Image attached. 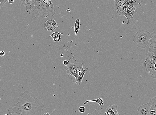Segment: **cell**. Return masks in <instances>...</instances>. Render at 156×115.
Returning <instances> with one entry per match:
<instances>
[{"label": "cell", "instance_id": "obj_25", "mask_svg": "<svg viewBox=\"0 0 156 115\" xmlns=\"http://www.w3.org/2000/svg\"><path fill=\"white\" fill-rule=\"evenodd\" d=\"M79 27H74V33H75V36H77L79 30Z\"/></svg>", "mask_w": 156, "mask_h": 115}, {"label": "cell", "instance_id": "obj_26", "mask_svg": "<svg viewBox=\"0 0 156 115\" xmlns=\"http://www.w3.org/2000/svg\"><path fill=\"white\" fill-rule=\"evenodd\" d=\"M124 8H128L129 7H130V5H129V3H128V0L127 1V2L125 4H124Z\"/></svg>", "mask_w": 156, "mask_h": 115}, {"label": "cell", "instance_id": "obj_23", "mask_svg": "<svg viewBox=\"0 0 156 115\" xmlns=\"http://www.w3.org/2000/svg\"><path fill=\"white\" fill-rule=\"evenodd\" d=\"M148 115H156V111L153 109H150Z\"/></svg>", "mask_w": 156, "mask_h": 115}, {"label": "cell", "instance_id": "obj_18", "mask_svg": "<svg viewBox=\"0 0 156 115\" xmlns=\"http://www.w3.org/2000/svg\"><path fill=\"white\" fill-rule=\"evenodd\" d=\"M127 9L128 10V12H129L130 15L132 16L133 17V15H134V13H135V9L133 8V7H131V6H130Z\"/></svg>", "mask_w": 156, "mask_h": 115}, {"label": "cell", "instance_id": "obj_17", "mask_svg": "<svg viewBox=\"0 0 156 115\" xmlns=\"http://www.w3.org/2000/svg\"><path fill=\"white\" fill-rule=\"evenodd\" d=\"M152 35V38L150 40L151 43L156 44V28L153 29Z\"/></svg>", "mask_w": 156, "mask_h": 115}, {"label": "cell", "instance_id": "obj_12", "mask_svg": "<svg viewBox=\"0 0 156 115\" xmlns=\"http://www.w3.org/2000/svg\"><path fill=\"white\" fill-rule=\"evenodd\" d=\"M73 66L76 71L77 72H81L84 70L82 64L81 63L75 62L73 63Z\"/></svg>", "mask_w": 156, "mask_h": 115}, {"label": "cell", "instance_id": "obj_4", "mask_svg": "<svg viewBox=\"0 0 156 115\" xmlns=\"http://www.w3.org/2000/svg\"><path fill=\"white\" fill-rule=\"evenodd\" d=\"M156 63V44L150 43L148 53L146 55V59L143 64L145 69H150Z\"/></svg>", "mask_w": 156, "mask_h": 115}, {"label": "cell", "instance_id": "obj_14", "mask_svg": "<svg viewBox=\"0 0 156 115\" xmlns=\"http://www.w3.org/2000/svg\"><path fill=\"white\" fill-rule=\"evenodd\" d=\"M123 16H124L127 19L128 23H129L131 19L133 18V17L132 16L130 15L128 9L127 8H124L123 12Z\"/></svg>", "mask_w": 156, "mask_h": 115}, {"label": "cell", "instance_id": "obj_20", "mask_svg": "<svg viewBox=\"0 0 156 115\" xmlns=\"http://www.w3.org/2000/svg\"><path fill=\"white\" fill-rule=\"evenodd\" d=\"M62 34H60L59 33H58V32H55V33H53L52 34L51 36H49V37H52V38L53 39H54L55 38H56L58 36H60V35H62Z\"/></svg>", "mask_w": 156, "mask_h": 115}, {"label": "cell", "instance_id": "obj_24", "mask_svg": "<svg viewBox=\"0 0 156 115\" xmlns=\"http://www.w3.org/2000/svg\"><path fill=\"white\" fill-rule=\"evenodd\" d=\"M79 110L80 112L81 113H84L86 111L85 108L83 106H81L79 108Z\"/></svg>", "mask_w": 156, "mask_h": 115}, {"label": "cell", "instance_id": "obj_9", "mask_svg": "<svg viewBox=\"0 0 156 115\" xmlns=\"http://www.w3.org/2000/svg\"><path fill=\"white\" fill-rule=\"evenodd\" d=\"M130 6L133 7L135 8H137L143 4H145L144 0H128Z\"/></svg>", "mask_w": 156, "mask_h": 115}, {"label": "cell", "instance_id": "obj_10", "mask_svg": "<svg viewBox=\"0 0 156 115\" xmlns=\"http://www.w3.org/2000/svg\"><path fill=\"white\" fill-rule=\"evenodd\" d=\"M103 102L104 101H103V100L102 98H98L97 99L94 100H86L84 103V105H86L88 103H89V102H96L100 106V107L101 108V109H103V106L105 104Z\"/></svg>", "mask_w": 156, "mask_h": 115}, {"label": "cell", "instance_id": "obj_33", "mask_svg": "<svg viewBox=\"0 0 156 115\" xmlns=\"http://www.w3.org/2000/svg\"><path fill=\"white\" fill-rule=\"evenodd\" d=\"M8 115V114H5V115Z\"/></svg>", "mask_w": 156, "mask_h": 115}, {"label": "cell", "instance_id": "obj_13", "mask_svg": "<svg viewBox=\"0 0 156 115\" xmlns=\"http://www.w3.org/2000/svg\"><path fill=\"white\" fill-rule=\"evenodd\" d=\"M21 2L25 6L26 10L30 9L32 7L34 6L33 5L31 4L29 0H21Z\"/></svg>", "mask_w": 156, "mask_h": 115}, {"label": "cell", "instance_id": "obj_27", "mask_svg": "<svg viewBox=\"0 0 156 115\" xmlns=\"http://www.w3.org/2000/svg\"><path fill=\"white\" fill-rule=\"evenodd\" d=\"M69 63H70V61H63V63L64 65L65 66H67L69 64Z\"/></svg>", "mask_w": 156, "mask_h": 115}, {"label": "cell", "instance_id": "obj_16", "mask_svg": "<svg viewBox=\"0 0 156 115\" xmlns=\"http://www.w3.org/2000/svg\"><path fill=\"white\" fill-rule=\"evenodd\" d=\"M148 102L151 104V109L156 111V96L150 99Z\"/></svg>", "mask_w": 156, "mask_h": 115}, {"label": "cell", "instance_id": "obj_7", "mask_svg": "<svg viewBox=\"0 0 156 115\" xmlns=\"http://www.w3.org/2000/svg\"><path fill=\"white\" fill-rule=\"evenodd\" d=\"M114 4L115 9L118 14L120 16H123V12L124 9V4L121 2L120 0H115Z\"/></svg>", "mask_w": 156, "mask_h": 115}, {"label": "cell", "instance_id": "obj_5", "mask_svg": "<svg viewBox=\"0 0 156 115\" xmlns=\"http://www.w3.org/2000/svg\"><path fill=\"white\" fill-rule=\"evenodd\" d=\"M151 109V104L148 102L138 108L137 115H148Z\"/></svg>", "mask_w": 156, "mask_h": 115}, {"label": "cell", "instance_id": "obj_22", "mask_svg": "<svg viewBox=\"0 0 156 115\" xmlns=\"http://www.w3.org/2000/svg\"><path fill=\"white\" fill-rule=\"evenodd\" d=\"M80 21L79 19H76L75 21V27H80Z\"/></svg>", "mask_w": 156, "mask_h": 115}, {"label": "cell", "instance_id": "obj_19", "mask_svg": "<svg viewBox=\"0 0 156 115\" xmlns=\"http://www.w3.org/2000/svg\"><path fill=\"white\" fill-rule=\"evenodd\" d=\"M104 115H120L119 113L117 114L114 112L111 111H106L105 113L104 114Z\"/></svg>", "mask_w": 156, "mask_h": 115}, {"label": "cell", "instance_id": "obj_11", "mask_svg": "<svg viewBox=\"0 0 156 115\" xmlns=\"http://www.w3.org/2000/svg\"><path fill=\"white\" fill-rule=\"evenodd\" d=\"M148 73L153 78L156 79V63L152 68L146 70Z\"/></svg>", "mask_w": 156, "mask_h": 115}, {"label": "cell", "instance_id": "obj_3", "mask_svg": "<svg viewBox=\"0 0 156 115\" xmlns=\"http://www.w3.org/2000/svg\"><path fill=\"white\" fill-rule=\"evenodd\" d=\"M152 38L151 33L147 31L140 30L134 35L133 41L137 47L144 49Z\"/></svg>", "mask_w": 156, "mask_h": 115}, {"label": "cell", "instance_id": "obj_1", "mask_svg": "<svg viewBox=\"0 0 156 115\" xmlns=\"http://www.w3.org/2000/svg\"><path fill=\"white\" fill-rule=\"evenodd\" d=\"M32 95L28 91L21 93L17 103L8 108L9 113L16 115H41L44 108L43 98Z\"/></svg>", "mask_w": 156, "mask_h": 115}, {"label": "cell", "instance_id": "obj_31", "mask_svg": "<svg viewBox=\"0 0 156 115\" xmlns=\"http://www.w3.org/2000/svg\"><path fill=\"white\" fill-rule=\"evenodd\" d=\"M43 115H50V114H49V112H47V113H44Z\"/></svg>", "mask_w": 156, "mask_h": 115}, {"label": "cell", "instance_id": "obj_6", "mask_svg": "<svg viewBox=\"0 0 156 115\" xmlns=\"http://www.w3.org/2000/svg\"><path fill=\"white\" fill-rule=\"evenodd\" d=\"M56 22L53 19H50L46 21L45 23V28L49 32L54 31L56 28Z\"/></svg>", "mask_w": 156, "mask_h": 115}, {"label": "cell", "instance_id": "obj_32", "mask_svg": "<svg viewBox=\"0 0 156 115\" xmlns=\"http://www.w3.org/2000/svg\"><path fill=\"white\" fill-rule=\"evenodd\" d=\"M60 56L61 57H63V55L62 54H60Z\"/></svg>", "mask_w": 156, "mask_h": 115}, {"label": "cell", "instance_id": "obj_15", "mask_svg": "<svg viewBox=\"0 0 156 115\" xmlns=\"http://www.w3.org/2000/svg\"><path fill=\"white\" fill-rule=\"evenodd\" d=\"M118 108L117 105L114 104L113 105H110V106H108L106 109V111H111L114 112L117 114H119V113L118 112Z\"/></svg>", "mask_w": 156, "mask_h": 115}, {"label": "cell", "instance_id": "obj_8", "mask_svg": "<svg viewBox=\"0 0 156 115\" xmlns=\"http://www.w3.org/2000/svg\"><path fill=\"white\" fill-rule=\"evenodd\" d=\"M65 68L67 71L68 77H70L71 76L74 77L76 71L74 67L73 63L72 64L69 63L68 66H65Z\"/></svg>", "mask_w": 156, "mask_h": 115}, {"label": "cell", "instance_id": "obj_2", "mask_svg": "<svg viewBox=\"0 0 156 115\" xmlns=\"http://www.w3.org/2000/svg\"><path fill=\"white\" fill-rule=\"evenodd\" d=\"M47 0H37L35 5L30 9L29 14L32 17L46 18L48 16H53L56 11L54 8L47 4Z\"/></svg>", "mask_w": 156, "mask_h": 115}, {"label": "cell", "instance_id": "obj_29", "mask_svg": "<svg viewBox=\"0 0 156 115\" xmlns=\"http://www.w3.org/2000/svg\"><path fill=\"white\" fill-rule=\"evenodd\" d=\"M127 0H120V1L123 4L127 1Z\"/></svg>", "mask_w": 156, "mask_h": 115}, {"label": "cell", "instance_id": "obj_30", "mask_svg": "<svg viewBox=\"0 0 156 115\" xmlns=\"http://www.w3.org/2000/svg\"><path fill=\"white\" fill-rule=\"evenodd\" d=\"M8 1L9 3L10 4H13L14 2V0H8Z\"/></svg>", "mask_w": 156, "mask_h": 115}, {"label": "cell", "instance_id": "obj_28", "mask_svg": "<svg viewBox=\"0 0 156 115\" xmlns=\"http://www.w3.org/2000/svg\"><path fill=\"white\" fill-rule=\"evenodd\" d=\"M5 55V53L4 51H0V57H2Z\"/></svg>", "mask_w": 156, "mask_h": 115}, {"label": "cell", "instance_id": "obj_21", "mask_svg": "<svg viewBox=\"0 0 156 115\" xmlns=\"http://www.w3.org/2000/svg\"><path fill=\"white\" fill-rule=\"evenodd\" d=\"M8 1V0H0V9H1L4 4Z\"/></svg>", "mask_w": 156, "mask_h": 115}]
</instances>
